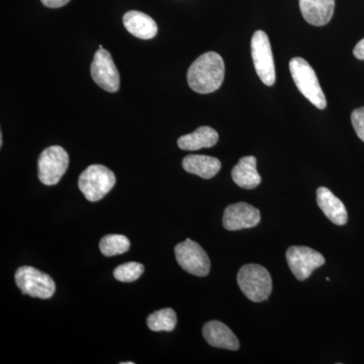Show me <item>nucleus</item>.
<instances>
[{
	"label": "nucleus",
	"mask_w": 364,
	"mask_h": 364,
	"mask_svg": "<svg viewBox=\"0 0 364 364\" xmlns=\"http://www.w3.org/2000/svg\"><path fill=\"white\" fill-rule=\"evenodd\" d=\"M39 179L45 186H55L61 181L68 169L69 155L61 146H51L41 153L39 160Z\"/></svg>",
	"instance_id": "6"
},
{
	"label": "nucleus",
	"mask_w": 364,
	"mask_h": 364,
	"mask_svg": "<svg viewBox=\"0 0 364 364\" xmlns=\"http://www.w3.org/2000/svg\"><path fill=\"white\" fill-rule=\"evenodd\" d=\"M237 282L246 298L261 303L269 298L272 291V279L267 268L258 264H246L240 268Z\"/></svg>",
	"instance_id": "3"
},
{
	"label": "nucleus",
	"mask_w": 364,
	"mask_h": 364,
	"mask_svg": "<svg viewBox=\"0 0 364 364\" xmlns=\"http://www.w3.org/2000/svg\"><path fill=\"white\" fill-rule=\"evenodd\" d=\"M251 56L256 73L259 76L260 80L267 86L274 85L275 66L272 45L267 33L263 31L254 33L251 40Z\"/></svg>",
	"instance_id": "7"
},
{
	"label": "nucleus",
	"mask_w": 364,
	"mask_h": 364,
	"mask_svg": "<svg viewBox=\"0 0 364 364\" xmlns=\"http://www.w3.org/2000/svg\"><path fill=\"white\" fill-rule=\"evenodd\" d=\"M176 314L172 309L166 308L151 314L147 318V325L150 330L155 332H171L176 329Z\"/></svg>",
	"instance_id": "19"
},
{
	"label": "nucleus",
	"mask_w": 364,
	"mask_h": 364,
	"mask_svg": "<svg viewBox=\"0 0 364 364\" xmlns=\"http://www.w3.org/2000/svg\"><path fill=\"white\" fill-rule=\"evenodd\" d=\"M91 77L100 88L109 92L119 90V74L111 53L100 49L93 57L90 67Z\"/></svg>",
	"instance_id": "10"
},
{
	"label": "nucleus",
	"mask_w": 364,
	"mask_h": 364,
	"mask_svg": "<svg viewBox=\"0 0 364 364\" xmlns=\"http://www.w3.org/2000/svg\"><path fill=\"white\" fill-rule=\"evenodd\" d=\"M14 279L21 293L32 298L50 299L56 291V284L52 277L35 267L18 268Z\"/></svg>",
	"instance_id": "5"
},
{
	"label": "nucleus",
	"mask_w": 364,
	"mask_h": 364,
	"mask_svg": "<svg viewBox=\"0 0 364 364\" xmlns=\"http://www.w3.org/2000/svg\"><path fill=\"white\" fill-rule=\"evenodd\" d=\"M260 220L258 208L246 203H233L225 210L223 226L228 231H239L257 226Z\"/></svg>",
	"instance_id": "11"
},
{
	"label": "nucleus",
	"mask_w": 364,
	"mask_h": 364,
	"mask_svg": "<svg viewBox=\"0 0 364 364\" xmlns=\"http://www.w3.org/2000/svg\"><path fill=\"white\" fill-rule=\"evenodd\" d=\"M351 123L358 138L364 142V107H358L352 112Z\"/></svg>",
	"instance_id": "22"
},
{
	"label": "nucleus",
	"mask_w": 364,
	"mask_h": 364,
	"mask_svg": "<svg viewBox=\"0 0 364 364\" xmlns=\"http://www.w3.org/2000/svg\"><path fill=\"white\" fill-rule=\"evenodd\" d=\"M130 247V241L123 235H107L100 242V252L107 257L128 252Z\"/></svg>",
	"instance_id": "20"
},
{
	"label": "nucleus",
	"mask_w": 364,
	"mask_h": 364,
	"mask_svg": "<svg viewBox=\"0 0 364 364\" xmlns=\"http://www.w3.org/2000/svg\"><path fill=\"white\" fill-rule=\"evenodd\" d=\"M2 144H4V140H2V133H0V146H1V147Z\"/></svg>",
	"instance_id": "25"
},
{
	"label": "nucleus",
	"mask_w": 364,
	"mask_h": 364,
	"mask_svg": "<svg viewBox=\"0 0 364 364\" xmlns=\"http://www.w3.org/2000/svg\"><path fill=\"white\" fill-rule=\"evenodd\" d=\"M257 160L254 156L241 158L232 170V178L237 186L244 189H253L257 188L261 182V177L258 173Z\"/></svg>",
	"instance_id": "16"
},
{
	"label": "nucleus",
	"mask_w": 364,
	"mask_h": 364,
	"mask_svg": "<svg viewBox=\"0 0 364 364\" xmlns=\"http://www.w3.org/2000/svg\"><path fill=\"white\" fill-rule=\"evenodd\" d=\"M144 267L139 262H128L117 267L114 272V279L122 282H133L140 279Z\"/></svg>",
	"instance_id": "21"
},
{
	"label": "nucleus",
	"mask_w": 364,
	"mask_h": 364,
	"mask_svg": "<svg viewBox=\"0 0 364 364\" xmlns=\"http://www.w3.org/2000/svg\"><path fill=\"white\" fill-rule=\"evenodd\" d=\"M116 176L104 165L93 164L80 174L78 186L90 202H98L104 198L116 184Z\"/></svg>",
	"instance_id": "4"
},
{
	"label": "nucleus",
	"mask_w": 364,
	"mask_h": 364,
	"mask_svg": "<svg viewBox=\"0 0 364 364\" xmlns=\"http://www.w3.org/2000/svg\"><path fill=\"white\" fill-rule=\"evenodd\" d=\"M317 203L326 217L337 226H343L348 220L344 203L329 188L321 186L317 191Z\"/></svg>",
	"instance_id": "14"
},
{
	"label": "nucleus",
	"mask_w": 364,
	"mask_h": 364,
	"mask_svg": "<svg viewBox=\"0 0 364 364\" xmlns=\"http://www.w3.org/2000/svg\"><path fill=\"white\" fill-rule=\"evenodd\" d=\"M41 1L45 6L50 7V9H59V7L66 6L70 0H41Z\"/></svg>",
	"instance_id": "23"
},
{
	"label": "nucleus",
	"mask_w": 364,
	"mask_h": 364,
	"mask_svg": "<svg viewBox=\"0 0 364 364\" xmlns=\"http://www.w3.org/2000/svg\"><path fill=\"white\" fill-rule=\"evenodd\" d=\"M224 78V60L215 52L205 53L198 57L188 71L189 87L200 95L219 90Z\"/></svg>",
	"instance_id": "1"
},
{
	"label": "nucleus",
	"mask_w": 364,
	"mask_h": 364,
	"mask_svg": "<svg viewBox=\"0 0 364 364\" xmlns=\"http://www.w3.org/2000/svg\"><path fill=\"white\" fill-rule=\"evenodd\" d=\"M289 71L296 87L318 109L327 107V100L313 67L305 59L296 57L289 62Z\"/></svg>",
	"instance_id": "2"
},
{
	"label": "nucleus",
	"mask_w": 364,
	"mask_h": 364,
	"mask_svg": "<svg viewBox=\"0 0 364 364\" xmlns=\"http://www.w3.org/2000/svg\"><path fill=\"white\" fill-rule=\"evenodd\" d=\"M289 267L296 279L306 280L314 270L325 264V258L318 251L306 246H291L287 251Z\"/></svg>",
	"instance_id": "9"
},
{
	"label": "nucleus",
	"mask_w": 364,
	"mask_h": 364,
	"mask_svg": "<svg viewBox=\"0 0 364 364\" xmlns=\"http://www.w3.org/2000/svg\"><path fill=\"white\" fill-rule=\"evenodd\" d=\"M353 55L358 60H364V39L359 41L353 50Z\"/></svg>",
	"instance_id": "24"
},
{
	"label": "nucleus",
	"mask_w": 364,
	"mask_h": 364,
	"mask_svg": "<svg viewBox=\"0 0 364 364\" xmlns=\"http://www.w3.org/2000/svg\"><path fill=\"white\" fill-rule=\"evenodd\" d=\"M174 251L177 262L186 272L200 277H207L210 273V258L200 244L186 239V241L177 244Z\"/></svg>",
	"instance_id": "8"
},
{
	"label": "nucleus",
	"mask_w": 364,
	"mask_h": 364,
	"mask_svg": "<svg viewBox=\"0 0 364 364\" xmlns=\"http://www.w3.org/2000/svg\"><path fill=\"white\" fill-rule=\"evenodd\" d=\"M182 167L186 172L210 179L221 170L222 163L215 157L205 155H188L182 160Z\"/></svg>",
	"instance_id": "17"
},
{
	"label": "nucleus",
	"mask_w": 364,
	"mask_h": 364,
	"mask_svg": "<svg viewBox=\"0 0 364 364\" xmlns=\"http://www.w3.org/2000/svg\"><path fill=\"white\" fill-rule=\"evenodd\" d=\"M124 26L129 33L139 39H153L158 33L156 21L148 14L141 11H130L124 14Z\"/></svg>",
	"instance_id": "15"
},
{
	"label": "nucleus",
	"mask_w": 364,
	"mask_h": 364,
	"mask_svg": "<svg viewBox=\"0 0 364 364\" xmlns=\"http://www.w3.org/2000/svg\"><path fill=\"white\" fill-rule=\"evenodd\" d=\"M203 337L210 346L215 348L238 350L239 340L232 330L220 321H210L203 326Z\"/></svg>",
	"instance_id": "12"
},
{
	"label": "nucleus",
	"mask_w": 364,
	"mask_h": 364,
	"mask_svg": "<svg viewBox=\"0 0 364 364\" xmlns=\"http://www.w3.org/2000/svg\"><path fill=\"white\" fill-rule=\"evenodd\" d=\"M299 9L306 23L322 26L331 21L335 0H299Z\"/></svg>",
	"instance_id": "13"
},
{
	"label": "nucleus",
	"mask_w": 364,
	"mask_h": 364,
	"mask_svg": "<svg viewBox=\"0 0 364 364\" xmlns=\"http://www.w3.org/2000/svg\"><path fill=\"white\" fill-rule=\"evenodd\" d=\"M98 48H100V49H102V48H104V47H102V45H100V46H98Z\"/></svg>",
	"instance_id": "26"
},
{
	"label": "nucleus",
	"mask_w": 364,
	"mask_h": 364,
	"mask_svg": "<svg viewBox=\"0 0 364 364\" xmlns=\"http://www.w3.org/2000/svg\"><path fill=\"white\" fill-rule=\"evenodd\" d=\"M219 141V134L210 127L203 126L193 133L181 136L177 141L178 147L184 151H196L214 147Z\"/></svg>",
	"instance_id": "18"
}]
</instances>
